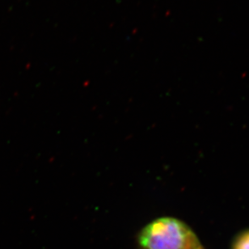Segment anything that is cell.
Here are the masks:
<instances>
[{
	"label": "cell",
	"mask_w": 249,
	"mask_h": 249,
	"mask_svg": "<svg viewBox=\"0 0 249 249\" xmlns=\"http://www.w3.org/2000/svg\"><path fill=\"white\" fill-rule=\"evenodd\" d=\"M233 249H249V231L241 234L235 240Z\"/></svg>",
	"instance_id": "cell-2"
},
{
	"label": "cell",
	"mask_w": 249,
	"mask_h": 249,
	"mask_svg": "<svg viewBox=\"0 0 249 249\" xmlns=\"http://www.w3.org/2000/svg\"><path fill=\"white\" fill-rule=\"evenodd\" d=\"M138 243L141 249H205L189 226L172 217L159 218L145 226Z\"/></svg>",
	"instance_id": "cell-1"
}]
</instances>
